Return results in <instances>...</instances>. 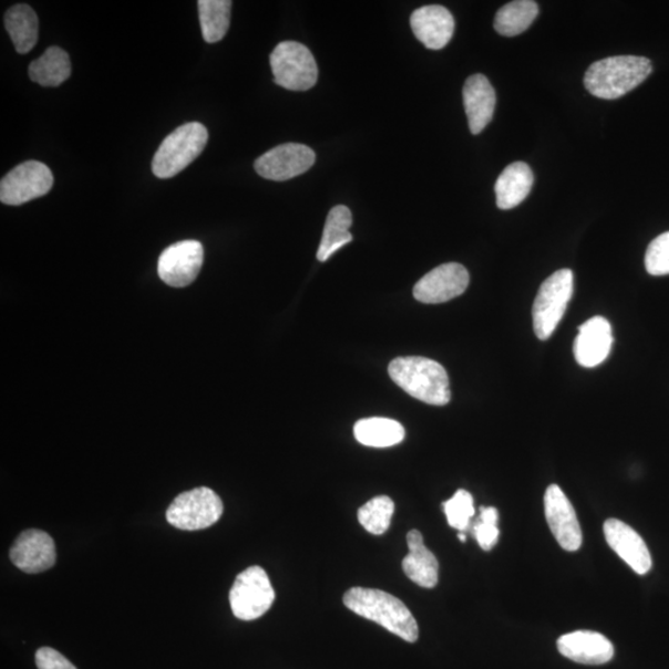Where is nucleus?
<instances>
[{
	"instance_id": "nucleus-23",
	"label": "nucleus",
	"mask_w": 669,
	"mask_h": 669,
	"mask_svg": "<svg viewBox=\"0 0 669 669\" xmlns=\"http://www.w3.org/2000/svg\"><path fill=\"white\" fill-rule=\"evenodd\" d=\"M357 441L371 447H390L404 441L405 431L401 423L390 418H366L353 426Z\"/></svg>"
},
{
	"instance_id": "nucleus-17",
	"label": "nucleus",
	"mask_w": 669,
	"mask_h": 669,
	"mask_svg": "<svg viewBox=\"0 0 669 669\" xmlns=\"http://www.w3.org/2000/svg\"><path fill=\"white\" fill-rule=\"evenodd\" d=\"M411 27L416 39L425 48L441 50L452 40L455 22L445 7L425 6L412 14Z\"/></svg>"
},
{
	"instance_id": "nucleus-18",
	"label": "nucleus",
	"mask_w": 669,
	"mask_h": 669,
	"mask_svg": "<svg viewBox=\"0 0 669 669\" xmlns=\"http://www.w3.org/2000/svg\"><path fill=\"white\" fill-rule=\"evenodd\" d=\"M558 651L569 660L583 665H604L613 660L615 648L599 632L574 631L559 637Z\"/></svg>"
},
{
	"instance_id": "nucleus-33",
	"label": "nucleus",
	"mask_w": 669,
	"mask_h": 669,
	"mask_svg": "<svg viewBox=\"0 0 669 669\" xmlns=\"http://www.w3.org/2000/svg\"><path fill=\"white\" fill-rule=\"evenodd\" d=\"M457 537H459V539H460V541H462V542H465V541H466V535H465V533H464V532H460V533H459V535H457Z\"/></svg>"
},
{
	"instance_id": "nucleus-8",
	"label": "nucleus",
	"mask_w": 669,
	"mask_h": 669,
	"mask_svg": "<svg viewBox=\"0 0 669 669\" xmlns=\"http://www.w3.org/2000/svg\"><path fill=\"white\" fill-rule=\"evenodd\" d=\"M276 593L271 587L268 574L258 566L249 567L238 574L231 591L229 604L237 619L253 621L264 616L274 605Z\"/></svg>"
},
{
	"instance_id": "nucleus-27",
	"label": "nucleus",
	"mask_w": 669,
	"mask_h": 669,
	"mask_svg": "<svg viewBox=\"0 0 669 669\" xmlns=\"http://www.w3.org/2000/svg\"><path fill=\"white\" fill-rule=\"evenodd\" d=\"M197 7L206 43H218L226 37L229 22H231L233 2L229 0H200L197 2Z\"/></svg>"
},
{
	"instance_id": "nucleus-24",
	"label": "nucleus",
	"mask_w": 669,
	"mask_h": 669,
	"mask_svg": "<svg viewBox=\"0 0 669 669\" xmlns=\"http://www.w3.org/2000/svg\"><path fill=\"white\" fill-rule=\"evenodd\" d=\"M71 76V60L65 50L49 48L43 55L31 62L29 78L43 88H58Z\"/></svg>"
},
{
	"instance_id": "nucleus-25",
	"label": "nucleus",
	"mask_w": 669,
	"mask_h": 669,
	"mask_svg": "<svg viewBox=\"0 0 669 669\" xmlns=\"http://www.w3.org/2000/svg\"><path fill=\"white\" fill-rule=\"evenodd\" d=\"M351 226L352 214L349 207L339 205L331 208L318 249L317 257L320 263H327L334 253L351 243Z\"/></svg>"
},
{
	"instance_id": "nucleus-30",
	"label": "nucleus",
	"mask_w": 669,
	"mask_h": 669,
	"mask_svg": "<svg viewBox=\"0 0 669 669\" xmlns=\"http://www.w3.org/2000/svg\"><path fill=\"white\" fill-rule=\"evenodd\" d=\"M498 511L495 507H481L480 518L473 527L478 546L488 552L496 546L500 537L497 527Z\"/></svg>"
},
{
	"instance_id": "nucleus-1",
	"label": "nucleus",
	"mask_w": 669,
	"mask_h": 669,
	"mask_svg": "<svg viewBox=\"0 0 669 669\" xmlns=\"http://www.w3.org/2000/svg\"><path fill=\"white\" fill-rule=\"evenodd\" d=\"M343 604L352 613L384 627L406 642L414 644L420 629L405 604L378 589L352 588L344 593Z\"/></svg>"
},
{
	"instance_id": "nucleus-11",
	"label": "nucleus",
	"mask_w": 669,
	"mask_h": 669,
	"mask_svg": "<svg viewBox=\"0 0 669 669\" xmlns=\"http://www.w3.org/2000/svg\"><path fill=\"white\" fill-rule=\"evenodd\" d=\"M203 265V245L197 240H182L163 250L158 275L165 285L184 288L194 284Z\"/></svg>"
},
{
	"instance_id": "nucleus-6",
	"label": "nucleus",
	"mask_w": 669,
	"mask_h": 669,
	"mask_svg": "<svg viewBox=\"0 0 669 669\" xmlns=\"http://www.w3.org/2000/svg\"><path fill=\"white\" fill-rule=\"evenodd\" d=\"M270 68L278 86L308 91L317 85L318 65L311 51L297 41L280 43L270 55Z\"/></svg>"
},
{
	"instance_id": "nucleus-2",
	"label": "nucleus",
	"mask_w": 669,
	"mask_h": 669,
	"mask_svg": "<svg viewBox=\"0 0 669 669\" xmlns=\"http://www.w3.org/2000/svg\"><path fill=\"white\" fill-rule=\"evenodd\" d=\"M392 381L413 399L432 405L451 402V382L441 363L421 357L397 358L389 366Z\"/></svg>"
},
{
	"instance_id": "nucleus-12",
	"label": "nucleus",
	"mask_w": 669,
	"mask_h": 669,
	"mask_svg": "<svg viewBox=\"0 0 669 669\" xmlns=\"http://www.w3.org/2000/svg\"><path fill=\"white\" fill-rule=\"evenodd\" d=\"M470 281L469 271L459 264H445L431 270L413 289L414 298L424 305H441L463 295Z\"/></svg>"
},
{
	"instance_id": "nucleus-9",
	"label": "nucleus",
	"mask_w": 669,
	"mask_h": 669,
	"mask_svg": "<svg viewBox=\"0 0 669 669\" xmlns=\"http://www.w3.org/2000/svg\"><path fill=\"white\" fill-rule=\"evenodd\" d=\"M54 185V175L40 162L19 164L0 183V202L19 206L45 196Z\"/></svg>"
},
{
	"instance_id": "nucleus-16",
	"label": "nucleus",
	"mask_w": 669,
	"mask_h": 669,
	"mask_svg": "<svg viewBox=\"0 0 669 669\" xmlns=\"http://www.w3.org/2000/svg\"><path fill=\"white\" fill-rule=\"evenodd\" d=\"M613 330L610 322L603 317L585 321L574 342L575 360L583 368H597L608 359L613 348Z\"/></svg>"
},
{
	"instance_id": "nucleus-14",
	"label": "nucleus",
	"mask_w": 669,
	"mask_h": 669,
	"mask_svg": "<svg viewBox=\"0 0 669 669\" xmlns=\"http://www.w3.org/2000/svg\"><path fill=\"white\" fill-rule=\"evenodd\" d=\"M10 559L17 568L28 574L43 573L55 566V542L47 532L28 529L14 542Z\"/></svg>"
},
{
	"instance_id": "nucleus-20",
	"label": "nucleus",
	"mask_w": 669,
	"mask_h": 669,
	"mask_svg": "<svg viewBox=\"0 0 669 669\" xmlns=\"http://www.w3.org/2000/svg\"><path fill=\"white\" fill-rule=\"evenodd\" d=\"M410 553L402 562L408 578L422 588L432 589L439 579V563L434 554L424 545L420 531L413 529L406 535Z\"/></svg>"
},
{
	"instance_id": "nucleus-7",
	"label": "nucleus",
	"mask_w": 669,
	"mask_h": 669,
	"mask_svg": "<svg viewBox=\"0 0 669 669\" xmlns=\"http://www.w3.org/2000/svg\"><path fill=\"white\" fill-rule=\"evenodd\" d=\"M224 504L214 490L197 487L177 496L166 511L169 524L183 531L212 527L222 518Z\"/></svg>"
},
{
	"instance_id": "nucleus-21",
	"label": "nucleus",
	"mask_w": 669,
	"mask_h": 669,
	"mask_svg": "<svg viewBox=\"0 0 669 669\" xmlns=\"http://www.w3.org/2000/svg\"><path fill=\"white\" fill-rule=\"evenodd\" d=\"M535 176L526 163L510 164L498 176L495 185L496 203L501 210H511L526 200Z\"/></svg>"
},
{
	"instance_id": "nucleus-31",
	"label": "nucleus",
	"mask_w": 669,
	"mask_h": 669,
	"mask_svg": "<svg viewBox=\"0 0 669 669\" xmlns=\"http://www.w3.org/2000/svg\"><path fill=\"white\" fill-rule=\"evenodd\" d=\"M645 266L651 276L669 275V233L658 236L648 246Z\"/></svg>"
},
{
	"instance_id": "nucleus-10",
	"label": "nucleus",
	"mask_w": 669,
	"mask_h": 669,
	"mask_svg": "<svg viewBox=\"0 0 669 669\" xmlns=\"http://www.w3.org/2000/svg\"><path fill=\"white\" fill-rule=\"evenodd\" d=\"M316 159V153L308 145L287 143L259 156L255 169L267 181L287 182L307 173Z\"/></svg>"
},
{
	"instance_id": "nucleus-4",
	"label": "nucleus",
	"mask_w": 669,
	"mask_h": 669,
	"mask_svg": "<svg viewBox=\"0 0 669 669\" xmlns=\"http://www.w3.org/2000/svg\"><path fill=\"white\" fill-rule=\"evenodd\" d=\"M208 141L204 124L192 122L182 125L163 141L152 164L153 173L159 179L182 173L203 153Z\"/></svg>"
},
{
	"instance_id": "nucleus-3",
	"label": "nucleus",
	"mask_w": 669,
	"mask_h": 669,
	"mask_svg": "<svg viewBox=\"0 0 669 669\" xmlns=\"http://www.w3.org/2000/svg\"><path fill=\"white\" fill-rule=\"evenodd\" d=\"M652 62L642 56L624 55L594 62L584 76V85L595 97L620 99L651 75Z\"/></svg>"
},
{
	"instance_id": "nucleus-26",
	"label": "nucleus",
	"mask_w": 669,
	"mask_h": 669,
	"mask_svg": "<svg viewBox=\"0 0 669 669\" xmlns=\"http://www.w3.org/2000/svg\"><path fill=\"white\" fill-rule=\"evenodd\" d=\"M539 9L532 0H516L502 7L495 18V30L504 37H517L535 22Z\"/></svg>"
},
{
	"instance_id": "nucleus-32",
	"label": "nucleus",
	"mask_w": 669,
	"mask_h": 669,
	"mask_svg": "<svg viewBox=\"0 0 669 669\" xmlns=\"http://www.w3.org/2000/svg\"><path fill=\"white\" fill-rule=\"evenodd\" d=\"M35 661L39 669H78L65 656L50 647L39 648Z\"/></svg>"
},
{
	"instance_id": "nucleus-19",
	"label": "nucleus",
	"mask_w": 669,
	"mask_h": 669,
	"mask_svg": "<svg viewBox=\"0 0 669 669\" xmlns=\"http://www.w3.org/2000/svg\"><path fill=\"white\" fill-rule=\"evenodd\" d=\"M464 107L470 131L473 134L483 132L493 121L496 107V93L486 76H470L463 90Z\"/></svg>"
},
{
	"instance_id": "nucleus-5",
	"label": "nucleus",
	"mask_w": 669,
	"mask_h": 669,
	"mask_svg": "<svg viewBox=\"0 0 669 669\" xmlns=\"http://www.w3.org/2000/svg\"><path fill=\"white\" fill-rule=\"evenodd\" d=\"M574 275L560 269L543 281L533 305V329L539 340H548L556 331L573 297Z\"/></svg>"
},
{
	"instance_id": "nucleus-29",
	"label": "nucleus",
	"mask_w": 669,
	"mask_h": 669,
	"mask_svg": "<svg viewBox=\"0 0 669 669\" xmlns=\"http://www.w3.org/2000/svg\"><path fill=\"white\" fill-rule=\"evenodd\" d=\"M443 508L449 526L465 533L472 525L475 516L474 498L467 491H456L451 500L444 502Z\"/></svg>"
},
{
	"instance_id": "nucleus-15",
	"label": "nucleus",
	"mask_w": 669,
	"mask_h": 669,
	"mask_svg": "<svg viewBox=\"0 0 669 669\" xmlns=\"http://www.w3.org/2000/svg\"><path fill=\"white\" fill-rule=\"evenodd\" d=\"M604 535L610 548L637 574L651 570L652 558L645 541L622 521L610 518L604 524Z\"/></svg>"
},
{
	"instance_id": "nucleus-13",
	"label": "nucleus",
	"mask_w": 669,
	"mask_h": 669,
	"mask_svg": "<svg viewBox=\"0 0 669 669\" xmlns=\"http://www.w3.org/2000/svg\"><path fill=\"white\" fill-rule=\"evenodd\" d=\"M548 526L563 549L577 552L581 547L583 532L572 502L558 485H550L545 495Z\"/></svg>"
},
{
	"instance_id": "nucleus-22",
	"label": "nucleus",
	"mask_w": 669,
	"mask_h": 669,
	"mask_svg": "<svg viewBox=\"0 0 669 669\" xmlns=\"http://www.w3.org/2000/svg\"><path fill=\"white\" fill-rule=\"evenodd\" d=\"M6 29L19 54H28L38 43L39 20L33 8L17 4L4 17Z\"/></svg>"
},
{
	"instance_id": "nucleus-28",
	"label": "nucleus",
	"mask_w": 669,
	"mask_h": 669,
	"mask_svg": "<svg viewBox=\"0 0 669 669\" xmlns=\"http://www.w3.org/2000/svg\"><path fill=\"white\" fill-rule=\"evenodd\" d=\"M394 514V502L389 496H378L359 510V522L371 535L381 536L389 531Z\"/></svg>"
}]
</instances>
